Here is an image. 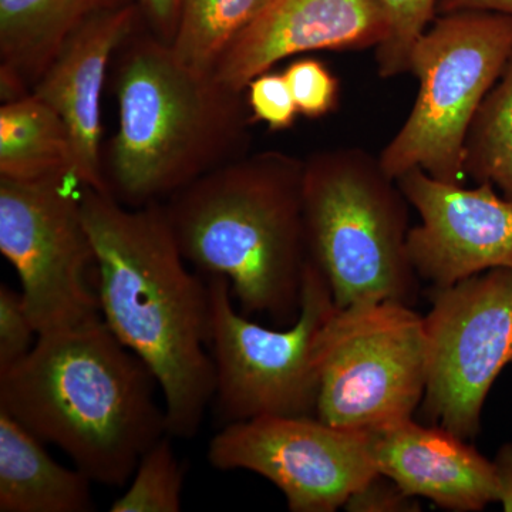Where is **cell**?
Returning a JSON list of instances; mask_svg holds the SVG:
<instances>
[{"label":"cell","mask_w":512,"mask_h":512,"mask_svg":"<svg viewBox=\"0 0 512 512\" xmlns=\"http://www.w3.org/2000/svg\"><path fill=\"white\" fill-rule=\"evenodd\" d=\"M104 322L156 376L171 437L192 439L215 396L208 282L188 271L163 202L82 188Z\"/></svg>","instance_id":"cell-1"},{"label":"cell","mask_w":512,"mask_h":512,"mask_svg":"<svg viewBox=\"0 0 512 512\" xmlns=\"http://www.w3.org/2000/svg\"><path fill=\"white\" fill-rule=\"evenodd\" d=\"M150 367L103 319L37 338L0 373V409L62 448L93 483L123 487L168 434Z\"/></svg>","instance_id":"cell-2"},{"label":"cell","mask_w":512,"mask_h":512,"mask_svg":"<svg viewBox=\"0 0 512 512\" xmlns=\"http://www.w3.org/2000/svg\"><path fill=\"white\" fill-rule=\"evenodd\" d=\"M119 126L103 151L111 197L127 207L165 202L202 175L247 156V94L184 63L146 25L114 56Z\"/></svg>","instance_id":"cell-3"},{"label":"cell","mask_w":512,"mask_h":512,"mask_svg":"<svg viewBox=\"0 0 512 512\" xmlns=\"http://www.w3.org/2000/svg\"><path fill=\"white\" fill-rule=\"evenodd\" d=\"M305 161L281 151L247 154L163 202L185 261L224 276L245 316L298 318L309 262Z\"/></svg>","instance_id":"cell-4"},{"label":"cell","mask_w":512,"mask_h":512,"mask_svg":"<svg viewBox=\"0 0 512 512\" xmlns=\"http://www.w3.org/2000/svg\"><path fill=\"white\" fill-rule=\"evenodd\" d=\"M409 205L379 157L363 148H329L305 160L309 258L338 308L412 301L419 276L407 252Z\"/></svg>","instance_id":"cell-5"},{"label":"cell","mask_w":512,"mask_h":512,"mask_svg":"<svg viewBox=\"0 0 512 512\" xmlns=\"http://www.w3.org/2000/svg\"><path fill=\"white\" fill-rule=\"evenodd\" d=\"M512 56V18L487 10L437 15L414 45L410 73L419 92L399 133L380 153L397 180L421 168L444 183L460 184L464 146L478 107Z\"/></svg>","instance_id":"cell-6"},{"label":"cell","mask_w":512,"mask_h":512,"mask_svg":"<svg viewBox=\"0 0 512 512\" xmlns=\"http://www.w3.org/2000/svg\"><path fill=\"white\" fill-rule=\"evenodd\" d=\"M215 402L225 423L266 416H316L320 330L338 308L328 279L309 259L298 318L269 329L235 311L231 284L208 276Z\"/></svg>","instance_id":"cell-7"},{"label":"cell","mask_w":512,"mask_h":512,"mask_svg":"<svg viewBox=\"0 0 512 512\" xmlns=\"http://www.w3.org/2000/svg\"><path fill=\"white\" fill-rule=\"evenodd\" d=\"M316 360L318 419L366 433L413 419L426 392L424 316L397 301L336 308L320 330Z\"/></svg>","instance_id":"cell-8"},{"label":"cell","mask_w":512,"mask_h":512,"mask_svg":"<svg viewBox=\"0 0 512 512\" xmlns=\"http://www.w3.org/2000/svg\"><path fill=\"white\" fill-rule=\"evenodd\" d=\"M82 188L72 175L0 177V252L19 276L39 336L103 319Z\"/></svg>","instance_id":"cell-9"},{"label":"cell","mask_w":512,"mask_h":512,"mask_svg":"<svg viewBox=\"0 0 512 512\" xmlns=\"http://www.w3.org/2000/svg\"><path fill=\"white\" fill-rule=\"evenodd\" d=\"M424 330L423 412L436 426L474 439L485 399L512 363V269H490L434 288Z\"/></svg>","instance_id":"cell-10"},{"label":"cell","mask_w":512,"mask_h":512,"mask_svg":"<svg viewBox=\"0 0 512 512\" xmlns=\"http://www.w3.org/2000/svg\"><path fill=\"white\" fill-rule=\"evenodd\" d=\"M221 471L245 470L285 495L289 511L333 512L377 471L373 434L330 426L316 416L234 421L208 444Z\"/></svg>","instance_id":"cell-11"},{"label":"cell","mask_w":512,"mask_h":512,"mask_svg":"<svg viewBox=\"0 0 512 512\" xmlns=\"http://www.w3.org/2000/svg\"><path fill=\"white\" fill-rule=\"evenodd\" d=\"M396 181L421 218L407 235L420 279L446 288L490 269H512V200L500 197L494 185L464 188L421 168Z\"/></svg>","instance_id":"cell-12"},{"label":"cell","mask_w":512,"mask_h":512,"mask_svg":"<svg viewBox=\"0 0 512 512\" xmlns=\"http://www.w3.org/2000/svg\"><path fill=\"white\" fill-rule=\"evenodd\" d=\"M389 30L379 0H269L222 55L214 76L245 92L281 60L319 50L376 49Z\"/></svg>","instance_id":"cell-13"},{"label":"cell","mask_w":512,"mask_h":512,"mask_svg":"<svg viewBox=\"0 0 512 512\" xmlns=\"http://www.w3.org/2000/svg\"><path fill=\"white\" fill-rule=\"evenodd\" d=\"M144 25L137 3L84 22L60 47L33 87L62 117L72 138L74 177L83 188L107 192L103 170L101 97L121 45Z\"/></svg>","instance_id":"cell-14"},{"label":"cell","mask_w":512,"mask_h":512,"mask_svg":"<svg viewBox=\"0 0 512 512\" xmlns=\"http://www.w3.org/2000/svg\"><path fill=\"white\" fill-rule=\"evenodd\" d=\"M373 434L377 471L407 494L448 511H483L497 501L493 461L443 427L400 421Z\"/></svg>","instance_id":"cell-15"},{"label":"cell","mask_w":512,"mask_h":512,"mask_svg":"<svg viewBox=\"0 0 512 512\" xmlns=\"http://www.w3.org/2000/svg\"><path fill=\"white\" fill-rule=\"evenodd\" d=\"M137 0H0V97L33 92L74 30L99 13Z\"/></svg>","instance_id":"cell-16"},{"label":"cell","mask_w":512,"mask_h":512,"mask_svg":"<svg viewBox=\"0 0 512 512\" xmlns=\"http://www.w3.org/2000/svg\"><path fill=\"white\" fill-rule=\"evenodd\" d=\"M92 483L53 460L39 437L0 409V512H90Z\"/></svg>","instance_id":"cell-17"},{"label":"cell","mask_w":512,"mask_h":512,"mask_svg":"<svg viewBox=\"0 0 512 512\" xmlns=\"http://www.w3.org/2000/svg\"><path fill=\"white\" fill-rule=\"evenodd\" d=\"M72 175L69 128L35 93L0 107V177L13 180ZM76 178V177H74Z\"/></svg>","instance_id":"cell-18"},{"label":"cell","mask_w":512,"mask_h":512,"mask_svg":"<svg viewBox=\"0 0 512 512\" xmlns=\"http://www.w3.org/2000/svg\"><path fill=\"white\" fill-rule=\"evenodd\" d=\"M269 0H180L171 47L188 66L214 73L231 43L266 8Z\"/></svg>","instance_id":"cell-19"},{"label":"cell","mask_w":512,"mask_h":512,"mask_svg":"<svg viewBox=\"0 0 512 512\" xmlns=\"http://www.w3.org/2000/svg\"><path fill=\"white\" fill-rule=\"evenodd\" d=\"M464 171L512 200V56L468 130Z\"/></svg>","instance_id":"cell-20"},{"label":"cell","mask_w":512,"mask_h":512,"mask_svg":"<svg viewBox=\"0 0 512 512\" xmlns=\"http://www.w3.org/2000/svg\"><path fill=\"white\" fill-rule=\"evenodd\" d=\"M185 467L165 434L138 461L126 493L111 504V512H178L183 500Z\"/></svg>","instance_id":"cell-21"},{"label":"cell","mask_w":512,"mask_h":512,"mask_svg":"<svg viewBox=\"0 0 512 512\" xmlns=\"http://www.w3.org/2000/svg\"><path fill=\"white\" fill-rule=\"evenodd\" d=\"M390 22L389 36L376 47L377 72L383 79L410 73L414 45L437 18L439 0H379Z\"/></svg>","instance_id":"cell-22"},{"label":"cell","mask_w":512,"mask_h":512,"mask_svg":"<svg viewBox=\"0 0 512 512\" xmlns=\"http://www.w3.org/2000/svg\"><path fill=\"white\" fill-rule=\"evenodd\" d=\"M284 74L299 114L306 119H322L338 109L339 80L325 63L316 59L295 60Z\"/></svg>","instance_id":"cell-23"},{"label":"cell","mask_w":512,"mask_h":512,"mask_svg":"<svg viewBox=\"0 0 512 512\" xmlns=\"http://www.w3.org/2000/svg\"><path fill=\"white\" fill-rule=\"evenodd\" d=\"M245 94L254 124L264 123L272 131L295 126L299 110L284 73L269 70L259 74L249 82Z\"/></svg>","instance_id":"cell-24"},{"label":"cell","mask_w":512,"mask_h":512,"mask_svg":"<svg viewBox=\"0 0 512 512\" xmlns=\"http://www.w3.org/2000/svg\"><path fill=\"white\" fill-rule=\"evenodd\" d=\"M39 338L22 291L0 285V373L18 365Z\"/></svg>","instance_id":"cell-25"},{"label":"cell","mask_w":512,"mask_h":512,"mask_svg":"<svg viewBox=\"0 0 512 512\" xmlns=\"http://www.w3.org/2000/svg\"><path fill=\"white\" fill-rule=\"evenodd\" d=\"M343 508L350 512H414L420 511V504L392 478L377 473L350 495Z\"/></svg>","instance_id":"cell-26"},{"label":"cell","mask_w":512,"mask_h":512,"mask_svg":"<svg viewBox=\"0 0 512 512\" xmlns=\"http://www.w3.org/2000/svg\"><path fill=\"white\" fill-rule=\"evenodd\" d=\"M144 25L165 43H173L177 30L180 0H137Z\"/></svg>","instance_id":"cell-27"},{"label":"cell","mask_w":512,"mask_h":512,"mask_svg":"<svg viewBox=\"0 0 512 512\" xmlns=\"http://www.w3.org/2000/svg\"><path fill=\"white\" fill-rule=\"evenodd\" d=\"M493 463L498 485L497 501L505 512H512V443L500 447Z\"/></svg>","instance_id":"cell-28"},{"label":"cell","mask_w":512,"mask_h":512,"mask_svg":"<svg viewBox=\"0 0 512 512\" xmlns=\"http://www.w3.org/2000/svg\"><path fill=\"white\" fill-rule=\"evenodd\" d=\"M458 10H487L512 18V0H439L437 15Z\"/></svg>","instance_id":"cell-29"}]
</instances>
